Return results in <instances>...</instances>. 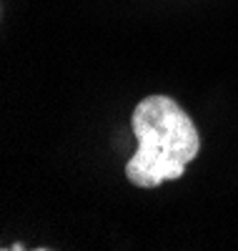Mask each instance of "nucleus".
Masks as SVG:
<instances>
[{"label":"nucleus","instance_id":"f257e3e1","mask_svg":"<svg viewBox=\"0 0 238 251\" xmlns=\"http://www.w3.org/2000/svg\"><path fill=\"white\" fill-rule=\"evenodd\" d=\"M131 128L138 149L125 163V178L138 188L176 181L201 153V133L193 118L170 96H148L133 108Z\"/></svg>","mask_w":238,"mask_h":251}]
</instances>
